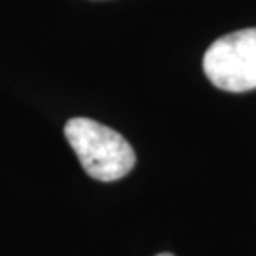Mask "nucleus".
<instances>
[{"instance_id": "f03ea898", "label": "nucleus", "mask_w": 256, "mask_h": 256, "mask_svg": "<svg viewBox=\"0 0 256 256\" xmlns=\"http://www.w3.org/2000/svg\"><path fill=\"white\" fill-rule=\"evenodd\" d=\"M203 70L209 82L222 92L256 90V27L214 40L205 52Z\"/></svg>"}, {"instance_id": "f257e3e1", "label": "nucleus", "mask_w": 256, "mask_h": 256, "mask_svg": "<svg viewBox=\"0 0 256 256\" xmlns=\"http://www.w3.org/2000/svg\"><path fill=\"white\" fill-rule=\"evenodd\" d=\"M64 137L86 173L101 182L124 178L135 165V150L118 131L90 118H70Z\"/></svg>"}, {"instance_id": "7ed1b4c3", "label": "nucleus", "mask_w": 256, "mask_h": 256, "mask_svg": "<svg viewBox=\"0 0 256 256\" xmlns=\"http://www.w3.org/2000/svg\"><path fill=\"white\" fill-rule=\"evenodd\" d=\"M158 256H173V254H169V252H162V254H158Z\"/></svg>"}]
</instances>
